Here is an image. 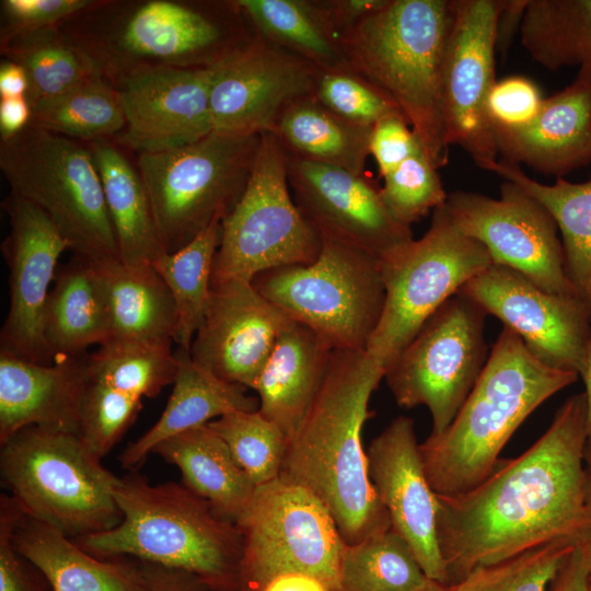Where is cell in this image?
Returning a JSON list of instances; mask_svg holds the SVG:
<instances>
[{"label": "cell", "instance_id": "obj_12", "mask_svg": "<svg viewBox=\"0 0 591 591\" xmlns=\"http://www.w3.org/2000/svg\"><path fill=\"white\" fill-rule=\"evenodd\" d=\"M236 525L244 541L241 591H263L287 573L316 577L339 591L345 547L327 508L279 477L256 486Z\"/></svg>", "mask_w": 591, "mask_h": 591}, {"label": "cell", "instance_id": "obj_33", "mask_svg": "<svg viewBox=\"0 0 591 591\" xmlns=\"http://www.w3.org/2000/svg\"><path fill=\"white\" fill-rule=\"evenodd\" d=\"M486 171L515 183L552 213L561 235L567 277L591 318V179L571 183L558 177L547 185L503 160L491 163Z\"/></svg>", "mask_w": 591, "mask_h": 591}, {"label": "cell", "instance_id": "obj_47", "mask_svg": "<svg viewBox=\"0 0 591 591\" xmlns=\"http://www.w3.org/2000/svg\"><path fill=\"white\" fill-rule=\"evenodd\" d=\"M544 99L537 84L524 76L496 80L485 103V117L494 140L528 126L538 114Z\"/></svg>", "mask_w": 591, "mask_h": 591}, {"label": "cell", "instance_id": "obj_17", "mask_svg": "<svg viewBox=\"0 0 591 591\" xmlns=\"http://www.w3.org/2000/svg\"><path fill=\"white\" fill-rule=\"evenodd\" d=\"M459 292L499 318L543 364L579 374L591 318L577 297L548 293L518 270L496 264Z\"/></svg>", "mask_w": 591, "mask_h": 591}, {"label": "cell", "instance_id": "obj_26", "mask_svg": "<svg viewBox=\"0 0 591 591\" xmlns=\"http://www.w3.org/2000/svg\"><path fill=\"white\" fill-rule=\"evenodd\" d=\"M334 348L308 326L289 320L255 383L258 410L289 438L326 373Z\"/></svg>", "mask_w": 591, "mask_h": 591}, {"label": "cell", "instance_id": "obj_23", "mask_svg": "<svg viewBox=\"0 0 591 591\" xmlns=\"http://www.w3.org/2000/svg\"><path fill=\"white\" fill-rule=\"evenodd\" d=\"M84 356L40 364L0 352V444L28 426L77 433Z\"/></svg>", "mask_w": 591, "mask_h": 591}, {"label": "cell", "instance_id": "obj_39", "mask_svg": "<svg viewBox=\"0 0 591 591\" xmlns=\"http://www.w3.org/2000/svg\"><path fill=\"white\" fill-rule=\"evenodd\" d=\"M31 107L32 125L77 141L117 137L125 127L119 92L105 77L86 80Z\"/></svg>", "mask_w": 591, "mask_h": 591}, {"label": "cell", "instance_id": "obj_11", "mask_svg": "<svg viewBox=\"0 0 591 591\" xmlns=\"http://www.w3.org/2000/svg\"><path fill=\"white\" fill-rule=\"evenodd\" d=\"M321 248L322 237L292 197L287 151L275 134H263L247 185L221 221L210 286L311 264Z\"/></svg>", "mask_w": 591, "mask_h": 591}, {"label": "cell", "instance_id": "obj_57", "mask_svg": "<svg viewBox=\"0 0 591 591\" xmlns=\"http://www.w3.org/2000/svg\"><path fill=\"white\" fill-rule=\"evenodd\" d=\"M579 376L582 378L586 386L587 398V445L586 452L591 453V338L587 346L581 367L579 370Z\"/></svg>", "mask_w": 591, "mask_h": 591}, {"label": "cell", "instance_id": "obj_60", "mask_svg": "<svg viewBox=\"0 0 591 591\" xmlns=\"http://www.w3.org/2000/svg\"><path fill=\"white\" fill-rule=\"evenodd\" d=\"M581 547L584 555V560H586L587 570H588L589 588L591 591V542Z\"/></svg>", "mask_w": 591, "mask_h": 591}, {"label": "cell", "instance_id": "obj_46", "mask_svg": "<svg viewBox=\"0 0 591 591\" xmlns=\"http://www.w3.org/2000/svg\"><path fill=\"white\" fill-rule=\"evenodd\" d=\"M313 96L336 115L363 127L403 115L387 95L349 68L321 69Z\"/></svg>", "mask_w": 591, "mask_h": 591}, {"label": "cell", "instance_id": "obj_41", "mask_svg": "<svg viewBox=\"0 0 591 591\" xmlns=\"http://www.w3.org/2000/svg\"><path fill=\"white\" fill-rule=\"evenodd\" d=\"M86 375L143 399L173 384L177 359L171 347L107 343L84 356Z\"/></svg>", "mask_w": 591, "mask_h": 591}, {"label": "cell", "instance_id": "obj_25", "mask_svg": "<svg viewBox=\"0 0 591 591\" xmlns=\"http://www.w3.org/2000/svg\"><path fill=\"white\" fill-rule=\"evenodd\" d=\"M239 40H225L222 28L206 14L165 0L139 5L117 39L127 55L174 67H208Z\"/></svg>", "mask_w": 591, "mask_h": 591}, {"label": "cell", "instance_id": "obj_37", "mask_svg": "<svg viewBox=\"0 0 591 591\" xmlns=\"http://www.w3.org/2000/svg\"><path fill=\"white\" fill-rule=\"evenodd\" d=\"M255 32L322 70L348 68L339 42L314 1L236 0Z\"/></svg>", "mask_w": 591, "mask_h": 591}, {"label": "cell", "instance_id": "obj_51", "mask_svg": "<svg viewBox=\"0 0 591 591\" xmlns=\"http://www.w3.org/2000/svg\"><path fill=\"white\" fill-rule=\"evenodd\" d=\"M314 2L338 39L343 32L369 13L381 8L386 0H331Z\"/></svg>", "mask_w": 591, "mask_h": 591}, {"label": "cell", "instance_id": "obj_5", "mask_svg": "<svg viewBox=\"0 0 591 591\" xmlns=\"http://www.w3.org/2000/svg\"><path fill=\"white\" fill-rule=\"evenodd\" d=\"M454 0H386L343 32L347 67L401 109L439 170L449 146L441 116V70Z\"/></svg>", "mask_w": 591, "mask_h": 591}, {"label": "cell", "instance_id": "obj_16", "mask_svg": "<svg viewBox=\"0 0 591 591\" xmlns=\"http://www.w3.org/2000/svg\"><path fill=\"white\" fill-rule=\"evenodd\" d=\"M500 0H454L441 70L440 104L447 144L459 146L486 170L498 150L485 117L495 83Z\"/></svg>", "mask_w": 591, "mask_h": 591}, {"label": "cell", "instance_id": "obj_45", "mask_svg": "<svg viewBox=\"0 0 591 591\" xmlns=\"http://www.w3.org/2000/svg\"><path fill=\"white\" fill-rule=\"evenodd\" d=\"M380 194L391 215L410 227L442 206L448 194L438 169L424 150L418 151L386 174Z\"/></svg>", "mask_w": 591, "mask_h": 591}, {"label": "cell", "instance_id": "obj_56", "mask_svg": "<svg viewBox=\"0 0 591 591\" xmlns=\"http://www.w3.org/2000/svg\"><path fill=\"white\" fill-rule=\"evenodd\" d=\"M263 591H335L321 579L304 573H287L273 579Z\"/></svg>", "mask_w": 591, "mask_h": 591}, {"label": "cell", "instance_id": "obj_6", "mask_svg": "<svg viewBox=\"0 0 591 591\" xmlns=\"http://www.w3.org/2000/svg\"><path fill=\"white\" fill-rule=\"evenodd\" d=\"M0 445L2 484L30 517L73 541L121 521L119 477L78 433L28 426Z\"/></svg>", "mask_w": 591, "mask_h": 591}, {"label": "cell", "instance_id": "obj_52", "mask_svg": "<svg viewBox=\"0 0 591 591\" xmlns=\"http://www.w3.org/2000/svg\"><path fill=\"white\" fill-rule=\"evenodd\" d=\"M138 561L150 591H208L205 583L192 572L153 563Z\"/></svg>", "mask_w": 591, "mask_h": 591}, {"label": "cell", "instance_id": "obj_1", "mask_svg": "<svg viewBox=\"0 0 591 591\" xmlns=\"http://www.w3.org/2000/svg\"><path fill=\"white\" fill-rule=\"evenodd\" d=\"M587 398L558 408L548 429L521 455L499 460L474 488L438 496L437 536L454 584L490 566L557 541L591 542L584 485Z\"/></svg>", "mask_w": 591, "mask_h": 591}, {"label": "cell", "instance_id": "obj_8", "mask_svg": "<svg viewBox=\"0 0 591 591\" xmlns=\"http://www.w3.org/2000/svg\"><path fill=\"white\" fill-rule=\"evenodd\" d=\"M262 135L212 131L187 146L139 153L144 183L164 253H173L222 221L241 198Z\"/></svg>", "mask_w": 591, "mask_h": 591}, {"label": "cell", "instance_id": "obj_42", "mask_svg": "<svg viewBox=\"0 0 591 591\" xmlns=\"http://www.w3.org/2000/svg\"><path fill=\"white\" fill-rule=\"evenodd\" d=\"M207 425L227 443L236 464L256 486L279 477L288 438L258 409L233 412Z\"/></svg>", "mask_w": 591, "mask_h": 591}, {"label": "cell", "instance_id": "obj_32", "mask_svg": "<svg viewBox=\"0 0 591 591\" xmlns=\"http://www.w3.org/2000/svg\"><path fill=\"white\" fill-rule=\"evenodd\" d=\"M120 260L128 266L152 265L163 253L149 196L140 173L109 139L90 142Z\"/></svg>", "mask_w": 591, "mask_h": 591}, {"label": "cell", "instance_id": "obj_18", "mask_svg": "<svg viewBox=\"0 0 591 591\" xmlns=\"http://www.w3.org/2000/svg\"><path fill=\"white\" fill-rule=\"evenodd\" d=\"M10 231L1 244L9 268L10 304L0 333V352L50 364L44 317L57 264L70 245L48 217L26 199L10 194L2 202Z\"/></svg>", "mask_w": 591, "mask_h": 591}, {"label": "cell", "instance_id": "obj_10", "mask_svg": "<svg viewBox=\"0 0 591 591\" xmlns=\"http://www.w3.org/2000/svg\"><path fill=\"white\" fill-rule=\"evenodd\" d=\"M493 264L487 248L454 225L444 204L436 208L420 239L379 258L385 303L366 351L385 371L426 320Z\"/></svg>", "mask_w": 591, "mask_h": 591}, {"label": "cell", "instance_id": "obj_43", "mask_svg": "<svg viewBox=\"0 0 591 591\" xmlns=\"http://www.w3.org/2000/svg\"><path fill=\"white\" fill-rule=\"evenodd\" d=\"M577 546L552 542L495 565L478 567L450 591H546L566 557Z\"/></svg>", "mask_w": 591, "mask_h": 591}, {"label": "cell", "instance_id": "obj_48", "mask_svg": "<svg viewBox=\"0 0 591 591\" xmlns=\"http://www.w3.org/2000/svg\"><path fill=\"white\" fill-rule=\"evenodd\" d=\"M23 512L13 496H0V591H53L42 570L13 544V531Z\"/></svg>", "mask_w": 591, "mask_h": 591}, {"label": "cell", "instance_id": "obj_59", "mask_svg": "<svg viewBox=\"0 0 591 591\" xmlns=\"http://www.w3.org/2000/svg\"><path fill=\"white\" fill-rule=\"evenodd\" d=\"M416 591H450V587L439 581L428 579V581Z\"/></svg>", "mask_w": 591, "mask_h": 591}, {"label": "cell", "instance_id": "obj_35", "mask_svg": "<svg viewBox=\"0 0 591 591\" xmlns=\"http://www.w3.org/2000/svg\"><path fill=\"white\" fill-rule=\"evenodd\" d=\"M521 44L549 70L577 66L591 82V0H526Z\"/></svg>", "mask_w": 591, "mask_h": 591}, {"label": "cell", "instance_id": "obj_20", "mask_svg": "<svg viewBox=\"0 0 591 591\" xmlns=\"http://www.w3.org/2000/svg\"><path fill=\"white\" fill-rule=\"evenodd\" d=\"M287 154L294 202L322 239L379 258L414 239L412 228L391 215L367 174Z\"/></svg>", "mask_w": 591, "mask_h": 591}, {"label": "cell", "instance_id": "obj_34", "mask_svg": "<svg viewBox=\"0 0 591 591\" xmlns=\"http://www.w3.org/2000/svg\"><path fill=\"white\" fill-rule=\"evenodd\" d=\"M371 129L341 118L311 95L290 105L273 134L289 154L364 175Z\"/></svg>", "mask_w": 591, "mask_h": 591}, {"label": "cell", "instance_id": "obj_44", "mask_svg": "<svg viewBox=\"0 0 591 591\" xmlns=\"http://www.w3.org/2000/svg\"><path fill=\"white\" fill-rule=\"evenodd\" d=\"M142 399L86 375L84 370L77 433L100 459L135 421Z\"/></svg>", "mask_w": 591, "mask_h": 591}, {"label": "cell", "instance_id": "obj_15", "mask_svg": "<svg viewBox=\"0 0 591 591\" xmlns=\"http://www.w3.org/2000/svg\"><path fill=\"white\" fill-rule=\"evenodd\" d=\"M209 67L213 131L239 135L274 132L290 105L314 94L321 70L257 32Z\"/></svg>", "mask_w": 591, "mask_h": 591}, {"label": "cell", "instance_id": "obj_22", "mask_svg": "<svg viewBox=\"0 0 591 591\" xmlns=\"http://www.w3.org/2000/svg\"><path fill=\"white\" fill-rule=\"evenodd\" d=\"M210 287L208 309L192 343L190 357L220 379L253 390L290 318L250 281Z\"/></svg>", "mask_w": 591, "mask_h": 591}, {"label": "cell", "instance_id": "obj_19", "mask_svg": "<svg viewBox=\"0 0 591 591\" xmlns=\"http://www.w3.org/2000/svg\"><path fill=\"white\" fill-rule=\"evenodd\" d=\"M211 68L141 63L129 68L119 88L125 127L116 137L138 153L193 143L213 131Z\"/></svg>", "mask_w": 591, "mask_h": 591}, {"label": "cell", "instance_id": "obj_7", "mask_svg": "<svg viewBox=\"0 0 591 591\" xmlns=\"http://www.w3.org/2000/svg\"><path fill=\"white\" fill-rule=\"evenodd\" d=\"M0 169L11 193L39 208L74 256L93 264L120 259L89 147L30 124L1 140Z\"/></svg>", "mask_w": 591, "mask_h": 591}, {"label": "cell", "instance_id": "obj_38", "mask_svg": "<svg viewBox=\"0 0 591 591\" xmlns=\"http://www.w3.org/2000/svg\"><path fill=\"white\" fill-rule=\"evenodd\" d=\"M220 231L221 221H215L188 244L163 253L152 264L172 293L177 314L174 343L185 350H190L206 316Z\"/></svg>", "mask_w": 591, "mask_h": 591}, {"label": "cell", "instance_id": "obj_53", "mask_svg": "<svg viewBox=\"0 0 591 591\" xmlns=\"http://www.w3.org/2000/svg\"><path fill=\"white\" fill-rule=\"evenodd\" d=\"M551 591H590L588 570L581 546L564 560L552 583Z\"/></svg>", "mask_w": 591, "mask_h": 591}, {"label": "cell", "instance_id": "obj_14", "mask_svg": "<svg viewBox=\"0 0 591 591\" xmlns=\"http://www.w3.org/2000/svg\"><path fill=\"white\" fill-rule=\"evenodd\" d=\"M444 208L462 233L487 248L494 264L518 270L548 293L577 297L554 217L519 185L505 179L499 198L455 190Z\"/></svg>", "mask_w": 591, "mask_h": 591}, {"label": "cell", "instance_id": "obj_55", "mask_svg": "<svg viewBox=\"0 0 591 591\" xmlns=\"http://www.w3.org/2000/svg\"><path fill=\"white\" fill-rule=\"evenodd\" d=\"M28 80L24 69L11 60L0 66V99L26 96Z\"/></svg>", "mask_w": 591, "mask_h": 591}, {"label": "cell", "instance_id": "obj_28", "mask_svg": "<svg viewBox=\"0 0 591 591\" xmlns=\"http://www.w3.org/2000/svg\"><path fill=\"white\" fill-rule=\"evenodd\" d=\"M177 370L172 394L158 421L139 439L129 443L120 456L124 468L136 470L161 441L233 412H254L258 398L247 387L228 382L196 363L189 350L175 351Z\"/></svg>", "mask_w": 591, "mask_h": 591}, {"label": "cell", "instance_id": "obj_24", "mask_svg": "<svg viewBox=\"0 0 591 591\" xmlns=\"http://www.w3.org/2000/svg\"><path fill=\"white\" fill-rule=\"evenodd\" d=\"M501 160L561 177L591 162V82L576 79L545 97L524 128L495 137Z\"/></svg>", "mask_w": 591, "mask_h": 591}, {"label": "cell", "instance_id": "obj_58", "mask_svg": "<svg viewBox=\"0 0 591 591\" xmlns=\"http://www.w3.org/2000/svg\"><path fill=\"white\" fill-rule=\"evenodd\" d=\"M584 485L586 495L589 505L591 506V453H584Z\"/></svg>", "mask_w": 591, "mask_h": 591}, {"label": "cell", "instance_id": "obj_30", "mask_svg": "<svg viewBox=\"0 0 591 591\" xmlns=\"http://www.w3.org/2000/svg\"><path fill=\"white\" fill-rule=\"evenodd\" d=\"M151 453L177 466L182 484L209 502L222 520L236 524L253 498L256 485L208 425L170 437Z\"/></svg>", "mask_w": 591, "mask_h": 591}, {"label": "cell", "instance_id": "obj_50", "mask_svg": "<svg viewBox=\"0 0 591 591\" xmlns=\"http://www.w3.org/2000/svg\"><path fill=\"white\" fill-rule=\"evenodd\" d=\"M369 148L381 177L424 150L403 115L390 116L376 123L371 129Z\"/></svg>", "mask_w": 591, "mask_h": 591}, {"label": "cell", "instance_id": "obj_3", "mask_svg": "<svg viewBox=\"0 0 591 591\" xmlns=\"http://www.w3.org/2000/svg\"><path fill=\"white\" fill-rule=\"evenodd\" d=\"M578 376L543 364L517 334L503 327L453 421L419 444L432 490L451 496L480 484L528 416Z\"/></svg>", "mask_w": 591, "mask_h": 591}, {"label": "cell", "instance_id": "obj_31", "mask_svg": "<svg viewBox=\"0 0 591 591\" xmlns=\"http://www.w3.org/2000/svg\"><path fill=\"white\" fill-rule=\"evenodd\" d=\"M44 334L56 358L86 354L109 339L102 282L94 264L72 256L56 274L44 317Z\"/></svg>", "mask_w": 591, "mask_h": 591}, {"label": "cell", "instance_id": "obj_2", "mask_svg": "<svg viewBox=\"0 0 591 591\" xmlns=\"http://www.w3.org/2000/svg\"><path fill=\"white\" fill-rule=\"evenodd\" d=\"M384 368L367 351L334 349L324 379L289 438L279 478L313 494L347 545L391 529L368 472L362 427Z\"/></svg>", "mask_w": 591, "mask_h": 591}, {"label": "cell", "instance_id": "obj_36", "mask_svg": "<svg viewBox=\"0 0 591 591\" xmlns=\"http://www.w3.org/2000/svg\"><path fill=\"white\" fill-rule=\"evenodd\" d=\"M1 51L24 69L31 105L108 72L99 57L63 38L57 27L16 36L2 44Z\"/></svg>", "mask_w": 591, "mask_h": 591}, {"label": "cell", "instance_id": "obj_9", "mask_svg": "<svg viewBox=\"0 0 591 591\" xmlns=\"http://www.w3.org/2000/svg\"><path fill=\"white\" fill-rule=\"evenodd\" d=\"M252 285L334 349L366 351L385 303L379 257L328 239L313 263L265 270Z\"/></svg>", "mask_w": 591, "mask_h": 591}, {"label": "cell", "instance_id": "obj_49", "mask_svg": "<svg viewBox=\"0 0 591 591\" xmlns=\"http://www.w3.org/2000/svg\"><path fill=\"white\" fill-rule=\"evenodd\" d=\"M91 0H3L1 1L4 27L1 45L10 39L39 30L57 27L84 12L100 7Z\"/></svg>", "mask_w": 591, "mask_h": 591}, {"label": "cell", "instance_id": "obj_54", "mask_svg": "<svg viewBox=\"0 0 591 591\" xmlns=\"http://www.w3.org/2000/svg\"><path fill=\"white\" fill-rule=\"evenodd\" d=\"M32 119V107L26 96L0 99L1 140L14 137L24 130Z\"/></svg>", "mask_w": 591, "mask_h": 591}, {"label": "cell", "instance_id": "obj_40", "mask_svg": "<svg viewBox=\"0 0 591 591\" xmlns=\"http://www.w3.org/2000/svg\"><path fill=\"white\" fill-rule=\"evenodd\" d=\"M428 579L408 543L392 528L345 544L339 591H416Z\"/></svg>", "mask_w": 591, "mask_h": 591}, {"label": "cell", "instance_id": "obj_21", "mask_svg": "<svg viewBox=\"0 0 591 591\" xmlns=\"http://www.w3.org/2000/svg\"><path fill=\"white\" fill-rule=\"evenodd\" d=\"M367 457L369 477L391 528L408 543L426 576L448 586L437 536L438 496L425 474L414 420L393 419L371 441Z\"/></svg>", "mask_w": 591, "mask_h": 591}, {"label": "cell", "instance_id": "obj_4", "mask_svg": "<svg viewBox=\"0 0 591 591\" xmlns=\"http://www.w3.org/2000/svg\"><path fill=\"white\" fill-rule=\"evenodd\" d=\"M123 518L115 528L74 542L97 557H130L197 576L208 591H241L244 541L183 484L151 485L135 472L118 479Z\"/></svg>", "mask_w": 591, "mask_h": 591}, {"label": "cell", "instance_id": "obj_27", "mask_svg": "<svg viewBox=\"0 0 591 591\" xmlns=\"http://www.w3.org/2000/svg\"><path fill=\"white\" fill-rule=\"evenodd\" d=\"M12 540L16 551L42 570L53 591H150L137 559L94 556L25 511Z\"/></svg>", "mask_w": 591, "mask_h": 591}, {"label": "cell", "instance_id": "obj_29", "mask_svg": "<svg viewBox=\"0 0 591 591\" xmlns=\"http://www.w3.org/2000/svg\"><path fill=\"white\" fill-rule=\"evenodd\" d=\"M94 265L106 300L107 343L171 347L177 322L176 308L170 289L153 265L128 266L120 259Z\"/></svg>", "mask_w": 591, "mask_h": 591}, {"label": "cell", "instance_id": "obj_13", "mask_svg": "<svg viewBox=\"0 0 591 591\" xmlns=\"http://www.w3.org/2000/svg\"><path fill=\"white\" fill-rule=\"evenodd\" d=\"M486 315L470 298L455 293L385 367L383 379L399 406L429 409L430 434L450 426L487 362Z\"/></svg>", "mask_w": 591, "mask_h": 591}]
</instances>
